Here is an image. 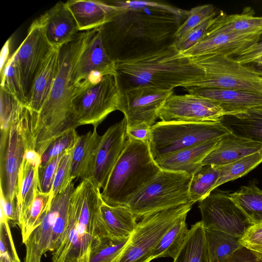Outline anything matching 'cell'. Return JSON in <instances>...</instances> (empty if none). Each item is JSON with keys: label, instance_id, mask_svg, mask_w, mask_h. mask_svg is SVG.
Returning <instances> with one entry per match:
<instances>
[{"label": "cell", "instance_id": "1", "mask_svg": "<svg viewBox=\"0 0 262 262\" xmlns=\"http://www.w3.org/2000/svg\"><path fill=\"white\" fill-rule=\"evenodd\" d=\"M111 20L100 27L105 50L114 60L171 43L188 10L146 1H119Z\"/></svg>", "mask_w": 262, "mask_h": 262}, {"label": "cell", "instance_id": "2", "mask_svg": "<svg viewBox=\"0 0 262 262\" xmlns=\"http://www.w3.org/2000/svg\"><path fill=\"white\" fill-rule=\"evenodd\" d=\"M92 31L80 32L60 47L58 70L51 91L40 112L32 115L35 149L40 156L54 140L80 126L73 107L72 78Z\"/></svg>", "mask_w": 262, "mask_h": 262}, {"label": "cell", "instance_id": "3", "mask_svg": "<svg viewBox=\"0 0 262 262\" xmlns=\"http://www.w3.org/2000/svg\"><path fill=\"white\" fill-rule=\"evenodd\" d=\"M115 62L122 89L146 86L173 91L204 76L201 69L182 55L172 42Z\"/></svg>", "mask_w": 262, "mask_h": 262}, {"label": "cell", "instance_id": "4", "mask_svg": "<svg viewBox=\"0 0 262 262\" xmlns=\"http://www.w3.org/2000/svg\"><path fill=\"white\" fill-rule=\"evenodd\" d=\"M100 189L90 180L75 188L70 200L68 224L62 241L51 252V262H89L91 251L101 240L97 217L103 201Z\"/></svg>", "mask_w": 262, "mask_h": 262}, {"label": "cell", "instance_id": "5", "mask_svg": "<svg viewBox=\"0 0 262 262\" xmlns=\"http://www.w3.org/2000/svg\"><path fill=\"white\" fill-rule=\"evenodd\" d=\"M161 170L151 155L148 143L127 138L101 192L103 201L111 206H125Z\"/></svg>", "mask_w": 262, "mask_h": 262}, {"label": "cell", "instance_id": "6", "mask_svg": "<svg viewBox=\"0 0 262 262\" xmlns=\"http://www.w3.org/2000/svg\"><path fill=\"white\" fill-rule=\"evenodd\" d=\"M35 147L32 114L19 105L8 128L1 130L0 192L5 200L17 201L19 168L26 151Z\"/></svg>", "mask_w": 262, "mask_h": 262}, {"label": "cell", "instance_id": "7", "mask_svg": "<svg viewBox=\"0 0 262 262\" xmlns=\"http://www.w3.org/2000/svg\"><path fill=\"white\" fill-rule=\"evenodd\" d=\"M231 133L220 122H164L151 127L149 147L155 160Z\"/></svg>", "mask_w": 262, "mask_h": 262}, {"label": "cell", "instance_id": "8", "mask_svg": "<svg viewBox=\"0 0 262 262\" xmlns=\"http://www.w3.org/2000/svg\"><path fill=\"white\" fill-rule=\"evenodd\" d=\"M192 174L161 170L128 202L126 207L138 219L190 202Z\"/></svg>", "mask_w": 262, "mask_h": 262}, {"label": "cell", "instance_id": "9", "mask_svg": "<svg viewBox=\"0 0 262 262\" xmlns=\"http://www.w3.org/2000/svg\"><path fill=\"white\" fill-rule=\"evenodd\" d=\"M189 58L201 69L204 76L185 87L241 90L262 94V71L222 54H206Z\"/></svg>", "mask_w": 262, "mask_h": 262}, {"label": "cell", "instance_id": "10", "mask_svg": "<svg viewBox=\"0 0 262 262\" xmlns=\"http://www.w3.org/2000/svg\"><path fill=\"white\" fill-rule=\"evenodd\" d=\"M74 189L72 182L53 196L40 224L24 243V262H41L45 254L53 252L59 246L68 226L70 200Z\"/></svg>", "mask_w": 262, "mask_h": 262}, {"label": "cell", "instance_id": "11", "mask_svg": "<svg viewBox=\"0 0 262 262\" xmlns=\"http://www.w3.org/2000/svg\"><path fill=\"white\" fill-rule=\"evenodd\" d=\"M194 203L189 202L147 215L141 219L123 251L114 262H150L166 232Z\"/></svg>", "mask_w": 262, "mask_h": 262}, {"label": "cell", "instance_id": "12", "mask_svg": "<svg viewBox=\"0 0 262 262\" xmlns=\"http://www.w3.org/2000/svg\"><path fill=\"white\" fill-rule=\"evenodd\" d=\"M121 96L117 75H106L97 84L75 96L73 107L79 125L97 127L110 113L119 110Z\"/></svg>", "mask_w": 262, "mask_h": 262}, {"label": "cell", "instance_id": "13", "mask_svg": "<svg viewBox=\"0 0 262 262\" xmlns=\"http://www.w3.org/2000/svg\"><path fill=\"white\" fill-rule=\"evenodd\" d=\"M204 229L221 231L241 238L253 224L230 194L211 193L199 202Z\"/></svg>", "mask_w": 262, "mask_h": 262}, {"label": "cell", "instance_id": "14", "mask_svg": "<svg viewBox=\"0 0 262 262\" xmlns=\"http://www.w3.org/2000/svg\"><path fill=\"white\" fill-rule=\"evenodd\" d=\"M108 75H117L115 62L107 53L100 27L93 29L75 67L72 78L74 97Z\"/></svg>", "mask_w": 262, "mask_h": 262}, {"label": "cell", "instance_id": "15", "mask_svg": "<svg viewBox=\"0 0 262 262\" xmlns=\"http://www.w3.org/2000/svg\"><path fill=\"white\" fill-rule=\"evenodd\" d=\"M224 116L219 103L190 93L171 95L158 112L164 122H220Z\"/></svg>", "mask_w": 262, "mask_h": 262}, {"label": "cell", "instance_id": "16", "mask_svg": "<svg viewBox=\"0 0 262 262\" xmlns=\"http://www.w3.org/2000/svg\"><path fill=\"white\" fill-rule=\"evenodd\" d=\"M173 94V91L146 86L122 89L119 111L124 114L127 126L142 122L152 126L158 111Z\"/></svg>", "mask_w": 262, "mask_h": 262}, {"label": "cell", "instance_id": "17", "mask_svg": "<svg viewBox=\"0 0 262 262\" xmlns=\"http://www.w3.org/2000/svg\"><path fill=\"white\" fill-rule=\"evenodd\" d=\"M53 48L46 37L39 17L31 24L25 39L13 54L19 68L28 96L37 72Z\"/></svg>", "mask_w": 262, "mask_h": 262}, {"label": "cell", "instance_id": "18", "mask_svg": "<svg viewBox=\"0 0 262 262\" xmlns=\"http://www.w3.org/2000/svg\"><path fill=\"white\" fill-rule=\"evenodd\" d=\"M127 122L124 118L110 126L101 136L90 180L103 189L126 143Z\"/></svg>", "mask_w": 262, "mask_h": 262}, {"label": "cell", "instance_id": "19", "mask_svg": "<svg viewBox=\"0 0 262 262\" xmlns=\"http://www.w3.org/2000/svg\"><path fill=\"white\" fill-rule=\"evenodd\" d=\"M262 31L245 33H211L206 31L194 45L180 53L188 58L206 54L237 56L256 43Z\"/></svg>", "mask_w": 262, "mask_h": 262}, {"label": "cell", "instance_id": "20", "mask_svg": "<svg viewBox=\"0 0 262 262\" xmlns=\"http://www.w3.org/2000/svg\"><path fill=\"white\" fill-rule=\"evenodd\" d=\"M137 219L125 206H111L102 201L97 221L99 238L123 241L135 230Z\"/></svg>", "mask_w": 262, "mask_h": 262}, {"label": "cell", "instance_id": "21", "mask_svg": "<svg viewBox=\"0 0 262 262\" xmlns=\"http://www.w3.org/2000/svg\"><path fill=\"white\" fill-rule=\"evenodd\" d=\"M188 93L199 95L220 104L225 115H231L262 106V94L232 89L204 88L196 86L184 88Z\"/></svg>", "mask_w": 262, "mask_h": 262}, {"label": "cell", "instance_id": "22", "mask_svg": "<svg viewBox=\"0 0 262 262\" xmlns=\"http://www.w3.org/2000/svg\"><path fill=\"white\" fill-rule=\"evenodd\" d=\"M39 17L46 37L53 47L68 43L80 32L66 2H58Z\"/></svg>", "mask_w": 262, "mask_h": 262}, {"label": "cell", "instance_id": "23", "mask_svg": "<svg viewBox=\"0 0 262 262\" xmlns=\"http://www.w3.org/2000/svg\"><path fill=\"white\" fill-rule=\"evenodd\" d=\"M41 162V156L34 149L26 151L19 168L17 181L16 199L19 224L39 189L38 168Z\"/></svg>", "mask_w": 262, "mask_h": 262}, {"label": "cell", "instance_id": "24", "mask_svg": "<svg viewBox=\"0 0 262 262\" xmlns=\"http://www.w3.org/2000/svg\"><path fill=\"white\" fill-rule=\"evenodd\" d=\"M60 47H54L37 72L28 94L27 107L33 115L38 114L47 100L56 77Z\"/></svg>", "mask_w": 262, "mask_h": 262}, {"label": "cell", "instance_id": "25", "mask_svg": "<svg viewBox=\"0 0 262 262\" xmlns=\"http://www.w3.org/2000/svg\"><path fill=\"white\" fill-rule=\"evenodd\" d=\"M67 5L80 32L93 30L109 22L119 7L101 1L70 0Z\"/></svg>", "mask_w": 262, "mask_h": 262}, {"label": "cell", "instance_id": "26", "mask_svg": "<svg viewBox=\"0 0 262 262\" xmlns=\"http://www.w3.org/2000/svg\"><path fill=\"white\" fill-rule=\"evenodd\" d=\"M261 150L262 143L230 133L219 140L201 164L222 166Z\"/></svg>", "mask_w": 262, "mask_h": 262}, {"label": "cell", "instance_id": "27", "mask_svg": "<svg viewBox=\"0 0 262 262\" xmlns=\"http://www.w3.org/2000/svg\"><path fill=\"white\" fill-rule=\"evenodd\" d=\"M220 140L206 142L184 149L155 161L162 170L185 172L192 175Z\"/></svg>", "mask_w": 262, "mask_h": 262}, {"label": "cell", "instance_id": "28", "mask_svg": "<svg viewBox=\"0 0 262 262\" xmlns=\"http://www.w3.org/2000/svg\"><path fill=\"white\" fill-rule=\"evenodd\" d=\"M101 136L94 127L92 132L80 136L72 151L71 177L90 179L95 165L97 151Z\"/></svg>", "mask_w": 262, "mask_h": 262}, {"label": "cell", "instance_id": "29", "mask_svg": "<svg viewBox=\"0 0 262 262\" xmlns=\"http://www.w3.org/2000/svg\"><path fill=\"white\" fill-rule=\"evenodd\" d=\"M254 10L245 8L241 14L221 12L212 19L206 32L211 33H245L262 31V16H255Z\"/></svg>", "mask_w": 262, "mask_h": 262}, {"label": "cell", "instance_id": "30", "mask_svg": "<svg viewBox=\"0 0 262 262\" xmlns=\"http://www.w3.org/2000/svg\"><path fill=\"white\" fill-rule=\"evenodd\" d=\"M220 122L231 133L262 143V106L225 115Z\"/></svg>", "mask_w": 262, "mask_h": 262}, {"label": "cell", "instance_id": "31", "mask_svg": "<svg viewBox=\"0 0 262 262\" xmlns=\"http://www.w3.org/2000/svg\"><path fill=\"white\" fill-rule=\"evenodd\" d=\"M187 214L182 215L163 235L156 247L152 259L161 257H177L189 234L186 219Z\"/></svg>", "mask_w": 262, "mask_h": 262}, {"label": "cell", "instance_id": "32", "mask_svg": "<svg viewBox=\"0 0 262 262\" xmlns=\"http://www.w3.org/2000/svg\"><path fill=\"white\" fill-rule=\"evenodd\" d=\"M173 262H209L205 229L201 221L191 226L183 247Z\"/></svg>", "mask_w": 262, "mask_h": 262}, {"label": "cell", "instance_id": "33", "mask_svg": "<svg viewBox=\"0 0 262 262\" xmlns=\"http://www.w3.org/2000/svg\"><path fill=\"white\" fill-rule=\"evenodd\" d=\"M204 229L209 262H227L242 246L238 237L219 231Z\"/></svg>", "mask_w": 262, "mask_h": 262}, {"label": "cell", "instance_id": "34", "mask_svg": "<svg viewBox=\"0 0 262 262\" xmlns=\"http://www.w3.org/2000/svg\"><path fill=\"white\" fill-rule=\"evenodd\" d=\"M220 174L219 166L201 165L192 175L189 189L190 202L195 203L208 196L214 190Z\"/></svg>", "mask_w": 262, "mask_h": 262}, {"label": "cell", "instance_id": "35", "mask_svg": "<svg viewBox=\"0 0 262 262\" xmlns=\"http://www.w3.org/2000/svg\"><path fill=\"white\" fill-rule=\"evenodd\" d=\"M253 225L262 224V190L254 184L230 194Z\"/></svg>", "mask_w": 262, "mask_h": 262}, {"label": "cell", "instance_id": "36", "mask_svg": "<svg viewBox=\"0 0 262 262\" xmlns=\"http://www.w3.org/2000/svg\"><path fill=\"white\" fill-rule=\"evenodd\" d=\"M1 86L5 89L19 104L27 107L28 103V94L13 55L8 59L1 71Z\"/></svg>", "mask_w": 262, "mask_h": 262}, {"label": "cell", "instance_id": "37", "mask_svg": "<svg viewBox=\"0 0 262 262\" xmlns=\"http://www.w3.org/2000/svg\"><path fill=\"white\" fill-rule=\"evenodd\" d=\"M53 196L52 191L50 193H43L38 190L32 204L19 224L23 244L34 229L40 224Z\"/></svg>", "mask_w": 262, "mask_h": 262}, {"label": "cell", "instance_id": "38", "mask_svg": "<svg viewBox=\"0 0 262 262\" xmlns=\"http://www.w3.org/2000/svg\"><path fill=\"white\" fill-rule=\"evenodd\" d=\"M261 163L262 150L227 164L220 166V177L214 190L224 183L245 176Z\"/></svg>", "mask_w": 262, "mask_h": 262}, {"label": "cell", "instance_id": "39", "mask_svg": "<svg viewBox=\"0 0 262 262\" xmlns=\"http://www.w3.org/2000/svg\"><path fill=\"white\" fill-rule=\"evenodd\" d=\"M129 238L123 241L102 239L92 249L89 262H114L123 251Z\"/></svg>", "mask_w": 262, "mask_h": 262}, {"label": "cell", "instance_id": "40", "mask_svg": "<svg viewBox=\"0 0 262 262\" xmlns=\"http://www.w3.org/2000/svg\"><path fill=\"white\" fill-rule=\"evenodd\" d=\"M216 15L215 8L211 4L200 5L192 8L188 10L185 20L175 33L174 39L184 37L196 26Z\"/></svg>", "mask_w": 262, "mask_h": 262}, {"label": "cell", "instance_id": "41", "mask_svg": "<svg viewBox=\"0 0 262 262\" xmlns=\"http://www.w3.org/2000/svg\"><path fill=\"white\" fill-rule=\"evenodd\" d=\"M79 136L75 129H72L54 140L41 156L40 166L44 165L53 157L73 150Z\"/></svg>", "mask_w": 262, "mask_h": 262}, {"label": "cell", "instance_id": "42", "mask_svg": "<svg viewBox=\"0 0 262 262\" xmlns=\"http://www.w3.org/2000/svg\"><path fill=\"white\" fill-rule=\"evenodd\" d=\"M72 151L65 152L60 159L52 188L53 196L62 192L74 180L71 177Z\"/></svg>", "mask_w": 262, "mask_h": 262}, {"label": "cell", "instance_id": "43", "mask_svg": "<svg viewBox=\"0 0 262 262\" xmlns=\"http://www.w3.org/2000/svg\"><path fill=\"white\" fill-rule=\"evenodd\" d=\"M0 255H6L11 262H20L11 234L9 222L1 214Z\"/></svg>", "mask_w": 262, "mask_h": 262}, {"label": "cell", "instance_id": "44", "mask_svg": "<svg viewBox=\"0 0 262 262\" xmlns=\"http://www.w3.org/2000/svg\"><path fill=\"white\" fill-rule=\"evenodd\" d=\"M64 153L50 159L46 164L39 167L38 184L40 191L43 193L52 191L55 175L60 159Z\"/></svg>", "mask_w": 262, "mask_h": 262}, {"label": "cell", "instance_id": "45", "mask_svg": "<svg viewBox=\"0 0 262 262\" xmlns=\"http://www.w3.org/2000/svg\"><path fill=\"white\" fill-rule=\"evenodd\" d=\"M214 17L207 19L191 30L184 37L174 39L172 43L177 50L180 53H182L197 43L205 34Z\"/></svg>", "mask_w": 262, "mask_h": 262}, {"label": "cell", "instance_id": "46", "mask_svg": "<svg viewBox=\"0 0 262 262\" xmlns=\"http://www.w3.org/2000/svg\"><path fill=\"white\" fill-rule=\"evenodd\" d=\"M19 104H20L1 86V130L8 128L12 115Z\"/></svg>", "mask_w": 262, "mask_h": 262}, {"label": "cell", "instance_id": "47", "mask_svg": "<svg viewBox=\"0 0 262 262\" xmlns=\"http://www.w3.org/2000/svg\"><path fill=\"white\" fill-rule=\"evenodd\" d=\"M242 246L262 252V224L253 225L241 238Z\"/></svg>", "mask_w": 262, "mask_h": 262}, {"label": "cell", "instance_id": "48", "mask_svg": "<svg viewBox=\"0 0 262 262\" xmlns=\"http://www.w3.org/2000/svg\"><path fill=\"white\" fill-rule=\"evenodd\" d=\"M227 262H262V252L251 250L242 245Z\"/></svg>", "mask_w": 262, "mask_h": 262}, {"label": "cell", "instance_id": "49", "mask_svg": "<svg viewBox=\"0 0 262 262\" xmlns=\"http://www.w3.org/2000/svg\"><path fill=\"white\" fill-rule=\"evenodd\" d=\"M151 127V126L144 122L127 126V138L149 143Z\"/></svg>", "mask_w": 262, "mask_h": 262}, {"label": "cell", "instance_id": "50", "mask_svg": "<svg viewBox=\"0 0 262 262\" xmlns=\"http://www.w3.org/2000/svg\"><path fill=\"white\" fill-rule=\"evenodd\" d=\"M1 214L6 216L13 226L19 225L18 207L17 201H10L5 200L3 194L0 193Z\"/></svg>", "mask_w": 262, "mask_h": 262}, {"label": "cell", "instance_id": "51", "mask_svg": "<svg viewBox=\"0 0 262 262\" xmlns=\"http://www.w3.org/2000/svg\"><path fill=\"white\" fill-rule=\"evenodd\" d=\"M262 56V35L254 45L236 56L235 59L239 63L245 64L253 62Z\"/></svg>", "mask_w": 262, "mask_h": 262}, {"label": "cell", "instance_id": "52", "mask_svg": "<svg viewBox=\"0 0 262 262\" xmlns=\"http://www.w3.org/2000/svg\"><path fill=\"white\" fill-rule=\"evenodd\" d=\"M9 40H7L5 46L3 47L2 51V54H3V56H1V70L4 67V64L6 62V60L7 58L8 54L9 53Z\"/></svg>", "mask_w": 262, "mask_h": 262}, {"label": "cell", "instance_id": "53", "mask_svg": "<svg viewBox=\"0 0 262 262\" xmlns=\"http://www.w3.org/2000/svg\"><path fill=\"white\" fill-rule=\"evenodd\" d=\"M0 262H11L6 255H0Z\"/></svg>", "mask_w": 262, "mask_h": 262}, {"label": "cell", "instance_id": "54", "mask_svg": "<svg viewBox=\"0 0 262 262\" xmlns=\"http://www.w3.org/2000/svg\"><path fill=\"white\" fill-rule=\"evenodd\" d=\"M253 63H256L258 65L262 66V56L256 59Z\"/></svg>", "mask_w": 262, "mask_h": 262}]
</instances>
